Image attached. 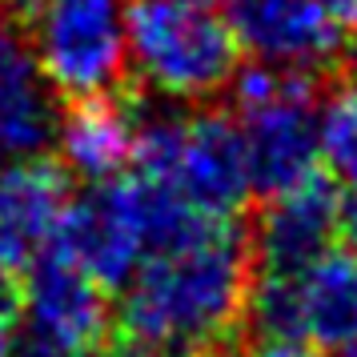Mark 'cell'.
<instances>
[{
    "instance_id": "1",
    "label": "cell",
    "mask_w": 357,
    "mask_h": 357,
    "mask_svg": "<svg viewBox=\"0 0 357 357\" xmlns=\"http://www.w3.org/2000/svg\"><path fill=\"white\" fill-rule=\"evenodd\" d=\"M249 241L233 217H205L161 241L125 285L129 345L161 357H213L249 305Z\"/></svg>"
},
{
    "instance_id": "2",
    "label": "cell",
    "mask_w": 357,
    "mask_h": 357,
    "mask_svg": "<svg viewBox=\"0 0 357 357\" xmlns=\"http://www.w3.org/2000/svg\"><path fill=\"white\" fill-rule=\"evenodd\" d=\"M205 217L209 213H197L141 177H113L68 201L52 245L100 289H125L157 245Z\"/></svg>"
},
{
    "instance_id": "3",
    "label": "cell",
    "mask_w": 357,
    "mask_h": 357,
    "mask_svg": "<svg viewBox=\"0 0 357 357\" xmlns=\"http://www.w3.org/2000/svg\"><path fill=\"white\" fill-rule=\"evenodd\" d=\"M129 65L169 100L217 97L237 77L241 45L213 0H129Z\"/></svg>"
},
{
    "instance_id": "4",
    "label": "cell",
    "mask_w": 357,
    "mask_h": 357,
    "mask_svg": "<svg viewBox=\"0 0 357 357\" xmlns=\"http://www.w3.org/2000/svg\"><path fill=\"white\" fill-rule=\"evenodd\" d=\"M132 165L141 181L209 217H237L253 193L241 129L221 113H161L141 121Z\"/></svg>"
},
{
    "instance_id": "5",
    "label": "cell",
    "mask_w": 357,
    "mask_h": 357,
    "mask_svg": "<svg viewBox=\"0 0 357 357\" xmlns=\"http://www.w3.org/2000/svg\"><path fill=\"white\" fill-rule=\"evenodd\" d=\"M253 193L277 197L317 169V89L309 73L277 65L237 68L229 81Z\"/></svg>"
},
{
    "instance_id": "6",
    "label": "cell",
    "mask_w": 357,
    "mask_h": 357,
    "mask_svg": "<svg viewBox=\"0 0 357 357\" xmlns=\"http://www.w3.org/2000/svg\"><path fill=\"white\" fill-rule=\"evenodd\" d=\"M249 321L261 341H305L317 354L357 345V261L321 253L301 269L265 273L249 285Z\"/></svg>"
},
{
    "instance_id": "7",
    "label": "cell",
    "mask_w": 357,
    "mask_h": 357,
    "mask_svg": "<svg viewBox=\"0 0 357 357\" xmlns=\"http://www.w3.org/2000/svg\"><path fill=\"white\" fill-rule=\"evenodd\" d=\"M129 0H40L33 49L56 93L73 100L109 93L129 65Z\"/></svg>"
},
{
    "instance_id": "8",
    "label": "cell",
    "mask_w": 357,
    "mask_h": 357,
    "mask_svg": "<svg viewBox=\"0 0 357 357\" xmlns=\"http://www.w3.org/2000/svg\"><path fill=\"white\" fill-rule=\"evenodd\" d=\"M17 309L33 345L49 349H93L109 329L105 289L56 245H49L24 273Z\"/></svg>"
},
{
    "instance_id": "9",
    "label": "cell",
    "mask_w": 357,
    "mask_h": 357,
    "mask_svg": "<svg viewBox=\"0 0 357 357\" xmlns=\"http://www.w3.org/2000/svg\"><path fill=\"white\" fill-rule=\"evenodd\" d=\"M68 205L65 169L40 157L0 161V281L24 277L56 237Z\"/></svg>"
},
{
    "instance_id": "10",
    "label": "cell",
    "mask_w": 357,
    "mask_h": 357,
    "mask_svg": "<svg viewBox=\"0 0 357 357\" xmlns=\"http://www.w3.org/2000/svg\"><path fill=\"white\" fill-rule=\"evenodd\" d=\"M225 8L237 45L261 65L313 73L329 65L345 40L321 0H225Z\"/></svg>"
},
{
    "instance_id": "11",
    "label": "cell",
    "mask_w": 357,
    "mask_h": 357,
    "mask_svg": "<svg viewBox=\"0 0 357 357\" xmlns=\"http://www.w3.org/2000/svg\"><path fill=\"white\" fill-rule=\"evenodd\" d=\"M56 137L52 84L33 40L0 8V161L40 157Z\"/></svg>"
},
{
    "instance_id": "12",
    "label": "cell",
    "mask_w": 357,
    "mask_h": 357,
    "mask_svg": "<svg viewBox=\"0 0 357 357\" xmlns=\"http://www.w3.org/2000/svg\"><path fill=\"white\" fill-rule=\"evenodd\" d=\"M341 237V197L333 181L317 173L293 185L285 193L269 197V209L257 225V257L265 269L289 273L309 261L329 253V245Z\"/></svg>"
},
{
    "instance_id": "13",
    "label": "cell",
    "mask_w": 357,
    "mask_h": 357,
    "mask_svg": "<svg viewBox=\"0 0 357 357\" xmlns=\"http://www.w3.org/2000/svg\"><path fill=\"white\" fill-rule=\"evenodd\" d=\"M137 116L113 97H84L68 109L65 121H56V149L65 157V169L84 177L89 185L113 181L132 165L137 149Z\"/></svg>"
},
{
    "instance_id": "14",
    "label": "cell",
    "mask_w": 357,
    "mask_h": 357,
    "mask_svg": "<svg viewBox=\"0 0 357 357\" xmlns=\"http://www.w3.org/2000/svg\"><path fill=\"white\" fill-rule=\"evenodd\" d=\"M317 157L333 181L357 189V73L341 77L317 105Z\"/></svg>"
},
{
    "instance_id": "15",
    "label": "cell",
    "mask_w": 357,
    "mask_h": 357,
    "mask_svg": "<svg viewBox=\"0 0 357 357\" xmlns=\"http://www.w3.org/2000/svg\"><path fill=\"white\" fill-rule=\"evenodd\" d=\"M17 297L8 293V281H0V357H13V337H17Z\"/></svg>"
},
{
    "instance_id": "16",
    "label": "cell",
    "mask_w": 357,
    "mask_h": 357,
    "mask_svg": "<svg viewBox=\"0 0 357 357\" xmlns=\"http://www.w3.org/2000/svg\"><path fill=\"white\" fill-rule=\"evenodd\" d=\"M321 8L341 36L357 40V0H321Z\"/></svg>"
},
{
    "instance_id": "17",
    "label": "cell",
    "mask_w": 357,
    "mask_h": 357,
    "mask_svg": "<svg viewBox=\"0 0 357 357\" xmlns=\"http://www.w3.org/2000/svg\"><path fill=\"white\" fill-rule=\"evenodd\" d=\"M341 241H345V253L357 261V189L349 201H341Z\"/></svg>"
},
{
    "instance_id": "18",
    "label": "cell",
    "mask_w": 357,
    "mask_h": 357,
    "mask_svg": "<svg viewBox=\"0 0 357 357\" xmlns=\"http://www.w3.org/2000/svg\"><path fill=\"white\" fill-rule=\"evenodd\" d=\"M24 357H97L93 349H49V345H29Z\"/></svg>"
},
{
    "instance_id": "19",
    "label": "cell",
    "mask_w": 357,
    "mask_h": 357,
    "mask_svg": "<svg viewBox=\"0 0 357 357\" xmlns=\"http://www.w3.org/2000/svg\"><path fill=\"white\" fill-rule=\"evenodd\" d=\"M116 357H161V354H153V349H141V345H125Z\"/></svg>"
},
{
    "instance_id": "20",
    "label": "cell",
    "mask_w": 357,
    "mask_h": 357,
    "mask_svg": "<svg viewBox=\"0 0 357 357\" xmlns=\"http://www.w3.org/2000/svg\"><path fill=\"white\" fill-rule=\"evenodd\" d=\"M4 4H8V8H36L40 0H4Z\"/></svg>"
},
{
    "instance_id": "21",
    "label": "cell",
    "mask_w": 357,
    "mask_h": 357,
    "mask_svg": "<svg viewBox=\"0 0 357 357\" xmlns=\"http://www.w3.org/2000/svg\"><path fill=\"white\" fill-rule=\"evenodd\" d=\"M341 357H357V345H349V349H345V354H341Z\"/></svg>"
}]
</instances>
